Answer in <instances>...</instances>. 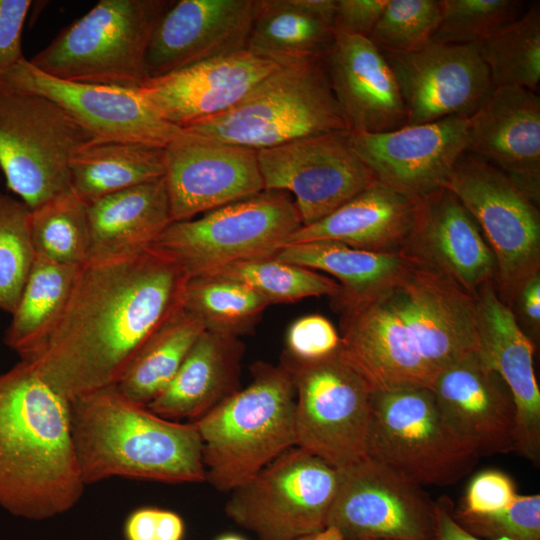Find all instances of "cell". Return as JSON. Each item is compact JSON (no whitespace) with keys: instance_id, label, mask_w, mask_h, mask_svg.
<instances>
[{"instance_id":"obj_52","label":"cell","mask_w":540,"mask_h":540,"mask_svg":"<svg viewBox=\"0 0 540 540\" xmlns=\"http://www.w3.org/2000/svg\"><path fill=\"white\" fill-rule=\"evenodd\" d=\"M217 540H245V539L234 534H228V535L221 536Z\"/></svg>"},{"instance_id":"obj_18","label":"cell","mask_w":540,"mask_h":540,"mask_svg":"<svg viewBox=\"0 0 540 540\" xmlns=\"http://www.w3.org/2000/svg\"><path fill=\"white\" fill-rule=\"evenodd\" d=\"M173 222L189 220L264 190L257 150L188 130L165 146Z\"/></svg>"},{"instance_id":"obj_16","label":"cell","mask_w":540,"mask_h":540,"mask_svg":"<svg viewBox=\"0 0 540 540\" xmlns=\"http://www.w3.org/2000/svg\"><path fill=\"white\" fill-rule=\"evenodd\" d=\"M397 286L368 298L334 304L341 313L340 352L374 391L431 389L437 376L404 320Z\"/></svg>"},{"instance_id":"obj_30","label":"cell","mask_w":540,"mask_h":540,"mask_svg":"<svg viewBox=\"0 0 540 540\" xmlns=\"http://www.w3.org/2000/svg\"><path fill=\"white\" fill-rule=\"evenodd\" d=\"M87 212L88 262L136 255L173 222L164 177L105 196L88 204Z\"/></svg>"},{"instance_id":"obj_5","label":"cell","mask_w":540,"mask_h":540,"mask_svg":"<svg viewBox=\"0 0 540 540\" xmlns=\"http://www.w3.org/2000/svg\"><path fill=\"white\" fill-rule=\"evenodd\" d=\"M182 129L255 150L350 131L323 57L279 64L233 107Z\"/></svg>"},{"instance_id":"obj_14","label":"cell","mask_w":540,"mask_h":540,"mask_svg":"<svg viewBox=\"0 0 540 540\" xmlns=\"http://www.w3.org/2000/svg\"><path fill=\"white\" fill-rule=\"evenodd\" d=\"M339 473L327 526L336 527L345 540L431 539L435 501L421 486L368 457Z\"/></svg>"},{"instance_id":"obj_35","label":"cell","mask_w":540,"mask_h":540,"mask_svg":"<svg viewBox=\"0 0 540 540\" xmlns=\"http://www.w3.org/2000/svg\"><path fill=\"white\" fill-rule=\"evenodd\" d=\"M204 331L202 322L182 307L142 345L117 389L129 400L147 406L167 387Z\"/></svg>"},{"instance_id":"obj_40","label":"cell","mask_w":540,"mask_h":540,"mask_svg":"<svg viewBox=\"0 0 540 540\" xmlns=\"http://www.w3.org/2000/svg\"><path fill=\"white\" fill-rule=\"evenodd\" d=\"M31 209L0 191V309L12 314L35 260Z\"/></svg>"},{"instance_id":"obj_29","label":"cell","mask_w":540,"mask_h":540,"mask_svg":"<svg viewBox=\"0 0 540 540\" xmlns=\"http://www.w3.org/2000/svg\"><path fill=\"white\" fill-rule=\"evenodd\" d=\"M244 350L239 338L205 330L173 379L147 408L173 421L198 420L241 389Z\"/></svg>"},{"instance_id":"obj_4","label":"cell","mask_w":540,"mask_h":540,"mask_svg":"<svg viewBox=\"0 0 540 540\" xmlns=\"http://www.w3.org/2000/svg\"><path fill=\"white\" fill-rule=\"evenodd\" d=\"M245 388L215 406L196 423L206 480L229 492L248 482L296 446L295 388L283 363L251 366Z\"/></svg>"},{"instance_id":"obj_34","label":"cell","mask_w":540,"mask_h":540,"mask_svg":"<svg viewBox=\"0 0 540 540\" xmlns=\"http://www.w3.org/2000/svg\"><path fill=\"white\" fill-rule=\"evenodd\" d=\"M333 27L303 0H256L246 49L285 64L323 57L335 39Z\"/></svg>"},{"instance_id":"obj_23","label":"cell","mask_w":540,"mask_h":540,"mask_svg":"<svg viewBox=\"0 0 540 540\" xmlns=\"http://www.w3.org/2000/svg\"><path fill=\"white\" fill-rule=\"evenodd\" d=\"M430 390L451 426L479 457L516 453L514 399L480 351L442 371Z\"/></svg>"},{"instance_id":"obj_50","label":"cell","mask_w":540,"mask_h":540,"mask_svg":"<svg viewBox=\"0 0 540 540\" xmlns=\"http://www.w3.org/2000/svg\"><path fill=\"white\" fill-rule=\"evenodd\" d=\"M515 301H518L522 316L534 331L540 325V272L530 277L520 288Z\"/></svg>"},{"instance_id":"obj_44","label":"cell","mask_w":540,"mask_h":540,"mask_svg":"<svg viewBox=\"0 0 540 540\" xmlns=\"http://www.w3.org/2000/svg\"><path fill=\"white\" fill-rule=\"evenodd\" d=\"M341 336L324 316L306 315L295 320L287 330L284 353L301 361H316L338 352Z\"/></svg>"},{"instance_id":"obj_46","label":"cell","mask_w":540,"mask_h":540,"mask_svg":"<svg viewBox=\"0 0 540 540\" xmlns=\"http://www.w3.org/2000/svg\"><path fill=\"white\" fill-rule=\"evenodd\" d=\"M123 531L125 540H182L185 525L174 511L142 507L129 514Z\"/></svg>"},{"instance_id":"obj_41","label":"cell","mask_w":540,"mask_h":540,"mask_svg":"<svg viewBox=\"0 0 540 540\" xmlns=\"http://www.w3.org/2000/svg\"><path fill=\"white\" fill-rule=\"evenodd\" d=\"M440 23L432 42L479 43L518 18L517 0H438Z\"/></svg>"},{"instance_id":"obj_49","label":"cell","mask_w":540,"mask_h":540,"mask_svg":"<svg viewBox=\"0 0 540 540\" xmlns=\"http://www.w3.org/2000/svg\"><path fill=\"white\" fill-rule=\"evenodd\" d=\"M453 508L449 498L435 501V526L430 540H481L456 522Z\"/></svg>"},{"instance_id":"obj_8","label":"cell","mask_w":540,"mask_h":540,"mask_svg":"<svg viewBox=\"0 0 540 540\" xmlns=\"http://www.w3.org/2000/svg\"><path fill=\"white\" fill-rule=\"evenodd\" d=\"M301 226L289 193L263 190L198 219L172 222L150 247L191 278L233 263L274 257Z\"/></svg>"},{"instance_id":"obj_51","label":"cell","mask_w":540,"mask_h":540,"mask_svg":"<svg viewBox=\"0 0 540 540\" xmlns=\"http://www.w3.org/2000/svg\"><path fill=\"white\" fill-rule=\"evenodd\" d=\"M299 540H345L342 533L334 526H326L321 531Z\"/></svg>"},{"instance_id":"obj_37","label":"cell","mask_w":540,"mask_h":540,"mask_svg":"<svg viewBox=\"0 0 540 540\" xmlns=\"http://www.w3.org/2000/svg\"><path fill=\"white\" fill-rule=\"evenodd\" d=\"M495 88L519 87L536 91L540 81V6L479 42Z\"/></svg>"},{"instance_id":"obj_47","label":"cell","mask_w":540,"mask_h":540,"mask_svg":"<svg viewBox=\"0 0 540 540\" xmlns=\"http://www.w3.org/2000/svg\"><path fill=\"white\" fill-rule=\"evenodd\" d=\"M30 0H0V77L24 58L22 32Z\"/></svg>"},{"instance_id":"obj_3","label":"cell","mask_w":540,"mask_h":540,"mask_svg":"<svg viewBox=\"0 0 540 540\" xmlns=\"http://www.w3.org/2000/svg\"><path fill=\"white\" fill-rule=\"evenodd\" d=\"M74 450L85 485L112 477L169 484L206 480L195 422L165 419L116 386L70 401Z\"/></svg>"},{"instance_id":"obj_28","label":"cell","mask_w":540,"mask_h":540,"mask_svg":"<svg viewBox=\"0 0 540 540\" xmlns=\"http://www.w3.org/2000/svg\"><path fill=\"white\" fill-rule=\"evenodd\" d=\"M418 209L419 199L375 180L329 215L301 226L287 245L328 240L375 253L407 252Z\"/></svg>"},{"instance_id":"obj_25","label":"cell","mask_w":540,"mask_h":540,"mask_svg":"<svg viewBox=\"0 0 540 540\" xmlns=\"http://www.w3.org/2000/svg\"><path fill=\"white\" fill-rule=\"evenodd\" d=\"M323 61L330 87L352 132L381 133L407 125L399 87L384 53L367 37L336 34Z\"/></svg>"},{"instance_id":"obj_7","label":"cell","mask_w":540,"mask_h":540,"mask_svg":"<svg viewBox=\"0 0 540 540\" xmlns=\"http://www.w3.org/2000/svg\"><path fill=\"white\" fill-rule=\"evenodd\" d=\"M367 457L421 487L454 484L480 458L424 387L373 392Z\"/></svg>"},{"instance_id":"obj_33","label":"cell","mask_w":540,"mask_h":540,"mask_svg":"<svg viewBox=\"0 0 540 540\" xmlns=\"http://www.w3.org/2000/svg\"><path fill=\"white\" fill-rule=\"evenodd\" d=\"M81 267L35 256L4 337V343L21 360L31 359L49 338L65 310Z\"/></svg>"},{"instance_id":"obj_24","label":"cell","mask_w":540,"mask_h":540,"mask_svg":"<svg viewBox=\"0 0 540 540\" xmlns=\"http://www.w3.org/2000/svg\"><path fill=\"white\" fill-rule=\"evenodd\" d=\"M466 152L501 170L533 202L540 196V98L519 87L495 88L468 117Z\"/></svg>"},{"instance_id":"obj_2","label":"cell","mask_w":540,"mask_h":540,"mask_svg":"<svg viewBox=\"0 0 540 540\" xmlns=\"http://www.w3.org/2000/svg\"><path fill=\"white\" fill-rule=\"evenodd\" d=\"M85 486L70 401L27 361L0 373V507L23 519L46 520L71 510Z\"/></svg>"},{"instance_id":"obj_36","label":"cell","mask_w":540,"mask_h":540,"mask_svg":"<svg viewBox=\"0 0 540 540\" xmlns=\"http://www.w3.org/2000/svg\"><path fill=\"white\" fill-rule=\"evenodd\" d=\"M270 304L248 286L218 275L188 278L183 307L206 331L239 338L252 333Z\"/></svg>"},{"instance_id":"obj_26","label":"cell","mask_w":540,"mask_h":540,"mask_svg":"<svg viewBox=\"0 0 540 540\" xmlns=\"http://www.w3.org/2000/svg\"><path fill=\"white\" fill-rule=\"evenodd\" d=\"M475 297L480 352L503 379L516 406V453L538 467L540 389L533 364L534 345L512 308L498 295L494 282L484 285Z\"/></svg>"},{"instance_id":"obj_43","label":"cell","mask_w":540,"mask_h":540,"mask_svg":"<svg viewBox=\"0 0 540 540\" xmlns=\"http://www.w3.org/2000/svg\"><path fill=\"white\" fill-rule=\"evenodd\" d=\"M456 522L481 540H539L540 495H519L506 508L471 514L453 508Z\"/></svg>"},{"instance_id":"obj_12","label":"cell","mask_w":540,"mask_h":540,"mask_svg":"<svg viewBox=\"0 0 540 540\" xmlns=\"http://www.w3.org/2000/svg\"><path fill=\"white\" fill-rule=\"evenodd\" d=\"M339 479L337 468L294 446L232 490L225 512L258 540H299L327 526Z\"/></svg>"},{"instance_id":"obj_10","label":"cell","mask_w":540,"mask_h":540,"mask_svg":"<svg viewBox=\"0 0 540 540\" xmlns=\"http://www.w3.org/2000/svg\"><path fill=\"white\" fill-rule=\"evenodd\" d=\"M94 141L47 98L0 86V171L31 210L71 189L70 161Z\"/></svg>"},{"instance_id":"obj_42","label":"cell","mask_w":540,"mask_h":540,"mask_svg":"<svg viewBox=\"0 0 540 540\" xmlns=\"http://www.w3.org/2000/svg\"><path fill=\"white\" fill-rule=\"evenodd\" d=\"M440 23L438 0H388L368 39L384 53H407L432 41Z\"/></svg>"},{"instance_id":"obj_38","label":"cell","mask_w":540,"mask_h":540,"mask_svg":"<svg viewBox=\"0 0 540 540\" xmlns=\"http://www.w3.org/2000/svg\"><path fill=\"white\" fill-rule=\"evenodd\" d=\"M30 233L38 256L74 266L89 261L87 204L71 189L31 210Z\"/></svg>"},{"instance_id":"obj_48","label":"cell","mask_w":540,"mask_h":540,"mask_svg":"<svg viewBox=\"0 0 540 540\" xmlns=\"http://www.w3.org/2000/svg\"><path fill=\"white\" fill-rule=\"evenodd\" d=\"M387 3L388 0H337L333 23L335 34L368 38Z\"/></svg>"},{"instance_id":"obj_15","label":"cell","mask_w":540,"mask_h":540,"mask_svg":"<svg viewBox=\"0 0 540 540\" xmlns=\"http://www.w3.org/2000/svg\"><path fill=\"white\" fill-rule=\"evenodd\" d=\"M6 89L45 97L100 141L165 147L182 128L160 119L137 88H122L59 79L25 57L0 77Z\"/></svg>"},{"instance_id":"obj_21","label":"cell","mask_w":540,"mask_h":540,"mask_svg":"<svg viewBox=\"0 0 540 540\" xmlns=\"http://www.w3.org/2000/svg\"><path fill=\"white\" fill-rule=\"evenodd\" d=\"M397 289L404 320L437 377L480 351L474 295L418 258Z\"/></svg>"},{"instance_id":"obj_1","label":"cell","mask_w":540,"mask_h":540,"mask_svg":"<svg viewBox=\"0 0 540 540\" xmlns=\"http://www.w3.org/2000/svg\"><path fill=\"white\" fill-rule=\"evenodd\" d=\"M187 280L172 259L151 247L88 262L49 338L24 361L69 401L116 386L142 345L183 307Z\"/></svg>"},{"instance_id":"obj_6","label":"cell","mask_w":540,"mask_h":540,"mask_svg":"<svg viewBox=\"0 0 540 540\" xmlns=\"http://www.w3.org/2000/svg\"><path fill=\"white\" fill-rule=\"evenodd\" d=\"M174 0H100L29 62L53 77L137 88L153 30Z\"/></svg>"},{"instance_id":"obj_32","label":"cell","mask_w":540,"mask_h":540,"mask_svg":"<svg viewBox=\"0 0 540 540\" xmlns=\"http://www.w3.org/2000/svg\"><path fill=\"white\" fill-rule=\"evenodd\" d=\"M164 148L135 142H91L70 161V188L88 205L164 177Z\"/></svg>"},{"instance_id":"obj_19","label":"cell","mask_w":540,"mask_h":540,"mask_svg":"<svg viewBox=\"0 0 540 540\" xmlns=\"http://www.w3.org/2000/svg\"><path fill=\"white\" fill-rule=\"evenodd\" d=\"M354 151L380 181L420 199L445 184L468 146V117L405 125L381 133L349 131Z\"/></svg>"},{"instance_id":"obj_45","label":"cell","mask_w":540,"mask_h":540,"mask_svg":"<svg viewBox=\"0 0 540 540\" xmlns=\"http://www.w3.org/2000/svg\"><path fill=\"white\" fill-rule=\"evenodd\" d=\"M517 496L516 486L510 476L500 470L487 469L470 480L457 510L489 514L508 507Z\"/></svg>"},{"instance_id":"obj_39","label":"cell","mask_w":540,"mask_h":540,"mask_svg":"<svg viewBox=\"0 0 540 540\" xmlns=\"http://www.w3.org/2000/svg\"><path fill=\"white\" fill-rule=\"evenodd\" d=\"M208 274L240 282L270 305L293 303L309 297L332 298L340 292L335 279L274 257L233 263Z\"/></svg>"},{"instance_id":"obj_22","label":"cell","mask_w":540,"mask_h":540,"mask_svg":"<svg viewBox=\"0 0 540 540\" xmlns=\"http://www.w3.org/2000/svg\"><path fill=\"white\" fill-rule=\"evenodd\" d=\"M278 66L245 49L148 78L137 92L160 119L185 128L230 109Z\"/></svg>"},{"instance_id":"obj_27","label":"cell","mask_w":540,"mask_h":540,"mask_svg":"<svg viewBox=\"0 0 540 540\" xmlns=\"http://www.w3.org/2000/svg\"><path fill=\"white\" fill-rule=\"evenodd\" d=\"M408 253L476 296L496 277V261L478 224L447 188L419 199Z\"/></svg>"},{"instance_id":"obj_20","label":"cell","mask_w":540,"mask_h":540,"mask_svg":"<svg viewBox=\"0 0 540 540\" xmlns=\"http://www.w3.org/2000/svg\"><path fill=\"white\" fill-rule=\"evenodd\" d=\"M256 0H178L164 12L145 58L148 78L246 49Z\"/></svg>"},{"instance_id":"obj_13","label":"cell","mask_w":540,"mask_h":540,"mask_svg":"<svg viewBox=\"0 0 540 540\" xmlns=\"http://www.w3.org/2000/svg\"><path fill=\"white\" fill-rule=\"evenodd\" d=\"M257 154L264 190L291 193L302 226L329 215L376 180L350 145L349 131L308 136Z\"/></svg>"},{"instance_id":"obj_9","label":"cell","mask_w":540,"mask_h":540,"mask_svg":"<svg viewBox=\"0 0 540 540\" xmlns=\"http://www.w3.org/2000/svg\"><path fill=\"white\" fill-rule=\"evenodd\" d=\"M295 388L296 446L337 469L367 457L373 388L341 354L281 360Z\"/></svg>"},{"instance_id":"obj_31","label":"cell","mask_w":540,"mask_h":540,"mask_svg":"<svg viewBox=\"0 0 540 540\" xmlns=\"http://www.w3.org/2000/svg\"><path fill=\"white\" fill-rule=\"evenodd\" d=\"M274 258L336 278L340 292L332 297L334 303L361 300L398 285L417 260L408 252L375 253L328 240L288 244Z\"/></svg>"},{"instance_id":"obj_11","label":"cell","mask_w":540,"mask_h":540,"mask_svg":"<svg viewBox=\"0 0 540 540\" xmlns=\"http://www.w3.org/2000/svg\"><path fill=\"white\" fill-rule=\"evenodd\" d=\"M478 224L496 261L495 287L512 306L522 285L540 272V215L535 202L501 170L465 152L446 184Z\"/></svg>"},{"instance_id":"obj_17","label":"cell","mask_w":540,"mask_h":540,"mask_svg":"<svg viewBox=\"0 0 540 540\" xmlns=\"http://www.w3.org/2000/svg\"><path fill=\"white\" fill-rule=\"evenodd\" d=\"M384 55L399 87L407 125L469 117L495 89L479 43L431 41L412 52Z\"/></svg>"}]
</instances>
